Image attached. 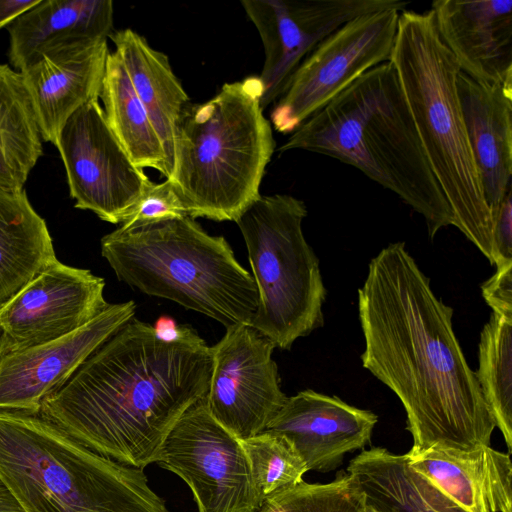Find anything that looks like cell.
<instances>
[{
    "label": "cell",
    "instance_id": "obj_1",
    "mask_svg": "<svg viewBox=\"0 0 512 512\" xmlns=\"http://www.w3.org/2000/svg\"><path fill=\"white\" fill-rule=\"evenodd\" d=\"M358 311L362 365L401 401L409 452L490 446L496 426L454 333L453 309L434 294L403 242L370 261Z\"/></svg>",
    "mask_w": 512,
    "mask_h": 512
},
{
    "label": "cell",
    "instance_id": "obj_2",
    "mask_svg": "<svg viewBox=\"0 0 512 512\" xmlns=\"http://www.w3.org/2000/svg\"><path fill=\"white\" fill-rule=\"evenodd\" d=\"M211 372V347L195 331L165 343L133 317L45 397L39 414L93 452L144 469L206 397Z\"/></svg>",
    "mask_w": 512,
    "mask_h": 512
},
{
    "label": "cell",
    "instance_id": "obj_3",
    "mask_svg": "<svg viewBox=\"0 0 512 512\" xmlns=\"http://www.w3.org/2000/svg\"><path fill=\"white\" fill-rule=\"evenodd\" d=\"M323 154L391 190L425 219L431 239L452 225L395 69L379 64L305 120L278 148Z\"/></svg>",
    "mask_w": 512,
    "mask_h": 512
},
{
    "label": "cell",
    "instance_id": "obj_4",
    "mask_svg": "<svg viewBox=\"0 0 512 512\" xmlns=\"http://www.w3.org/2000/svg\"><path fill=\"white\" fill-rule=\"evenodd\" d=\"M389 62L395 69L427 162L453 223L493 264V218L468 140L456 80L432 9L399 14Z\"/></svg>",
    "mask_w": 512,
    "mask_h": 512
},
{
    "label": "cell",
    "instance_id": "obj_5",
    "mask_svg": "<svg viewBox=\"0 0 512 512\" xmlns=\"http://www.w3.org/2000/svg\"><path fill=\"white\" fill-rule=\"evenodd\" d=\"M262 94L259 77L249 76L184 109L167 179L188 216L235 221L260 197L276 146Z\"/></svg>",
    "mask_w": 512,
    "mask_h": 512
},
{
    "label": "cell",
    "instance_id": "obj_6",
    "mask_svg": "<svg viewBox=\"0 0 512 512\" xmlns=\"http://www.w3.org/2000/svg\"><path fill=\"white\" fill-rule=\"evenodd\" d=\"M101 254L119 281L226 329L248 325L258 307L255 281L229 243L190 216L120 226L101 239Z\"/></svg>",
    "mask_w": 512,
    "mask_h": 512
},
{
    "label": "cell",
    "instance_id": "obj_7",
    "mask_svg": "<svg viewBox=\"0 0 512 512\" xmlns=\"http://www.w3.org/2000/svg\"><path fill=\"white\" fill-rule=\"evenodd\" d=\"M0 479L26 512H170L144 469L93 452L40 414L0 410Z\"/></svg>",
    "mask_w": 512,
    "mask_h": 512
},
{
    "label": "cell",
    "instance_id": "obj_8",
    "mask_svg": "<svg viewBox=\"0 0 512 512\" xmlns=\"http://www.w3.org/2000/svg\"><path fill=\"white\" fill-rule=\"evenodd\" d=\"M306 216L302 200L274 194L260 195L235 220L258 291V307L248 325L282 350L324 323L327 290L303 233Z\"/></svg>",
    "mask_w": 512,
    "mask_h": 512
},
{
    "label": "cell",
    "instance_id": "obj_9",
    "mask_svg": "<svg viewBox=\"0 0 512 512\" xmlns=\"http://www.w3.org/2000/svg\"><path fill=\"white\" fill-rule=\"evenodd\" d=\"M400 12L384 9L355 17L323 39L276 100L270 113L275 130L292 134L362 74L389 62Z\"/></svg>",
    "mask_w": 512,
    "mask_h": 512
},
{
    "label": "cell",
    "instance_id": "obj_10",
    "mask_svg": "<svg viewBox=\"0 0 512 512\" xmlns=\"http://www.w3.org/2000/svg\"><path fill=\"white\" fill-rule=\"evenodd\" d=\"M190 488L198 512H258V493L241 440L210 413L206 397L167 435L156 462Z\"/></svg>",
    "mask_w": 512,
    "mask_h": 512
},
{
    "label": "cell",
    "instance_id": "obj_11",
    "mask_svg": "<svg viewBox=\"0 0 512 512\" xmlns=\"http://www.w3.org/2000/svg\"><path fill=\"white\" fill-rule=\"evenodd\" d=\"M75 207L121 224L151 180L133 164L111 131L98 99L76 110L55 144Z\"/></svg>",
    "mask_w": 512,
    "mask_h": 512
},
{
    "label": "cell",
    "instance_id": "obj_12",
    "mask_svg": "<svg viewBox=\"0 0 512 512\" xmlns=\"http://www.w3.org/2000/svg\"><path fill=\"white\" fill-rule=\"evenodd\" d=\"M256 27L265 60L258 76L264 110L285 92L300 63L327 36L351 19L384 9L405 10L398 0H242Z\"/></svg>",
    "mask_w": 512,
    "mask_h": 512
},
{
    "label": "cell",
    "instance_id": "obj_13",
    "mask_svg": "<svg viewBox=\"0 0 512 512\" xmlns=\"http://www.w3.org/2000/svg\"><path fill=\"white\" fill-rule=\"evenodd\" d=\"M275 345L250 325L226 329L211 347L212 372L206 395L212 416L239 439L265 431L284 405Z\"/></svg>",
    "mask_w": 512,
    "mask_h": 512
},
{
    "label": "cell",
    "instance_id": "obj_14",
    "mask_svg": "<svg viewBox=\"0 0 512 512\" xmlns=\"http://www.w3.org/2000/svg\"><path fill=\"white\" fill-rule=\"evenodd\" d=\"M105 281L58 259L0 310V355L29 349L85 326L110 304Z\"/></svg>",
    "mask_w": 512,
    "mask_h": 512
},
{
    "label": "cell",
    "instance_id": "obj_15",
    "mask_svg": "<svg viewBox=\"0 0 512 512\" xmlns=\"http://www.w3.org/2000/svg\"><path fill=\"white\" fill-rule=\"evenodd\" d=\"M133 301L110 304L77 331L0 355V410L39 414L41 403L104 341L134 317Z\"/></svg>",
    "mask_w": 512,
    "mask_h": 512
},
{
    "label": "cell",
    "instance_id": "obj_16",
    "mask_svg": "<svg viewBox=\"0 0 512 512\" xmlns=\"http://www.w3.org/2000/svg\"><path fill=\"white\" fill-rule=\"evenodd\" d=\"M378 416L337 396L306 389L287 397L266 430L287 437L308 471L337 469L348 453L371 442Z\"/></svg>",
    "mask_w": 512,
    "mask_h": 512
},
{
    "label": "cell",
    "instance_id": "obj_17",
    "mask_svg": "<svg viewBox=\"0 0 512 512\" xmlns=\"http://www.w3.org/2000/svg\"><path fill=\"white\" fill-rule=\"evenodd\" d=\"M109 52L107 39L76 42L38 54L19 70L43 141L55 145L68 118L99 99Z\"/></svg>",
    "mask_w": 512,
    "mask_h": 512
},
{
    "label": "cell",
    "instance_id": "obj_18",
    "mask_svg": "<svg viewBox=\"0 0 512 512\" xmlns=\"http://www.w3.org/2000/svg\"><path fill=\"white\" fill-rule=\"evenodd\" d=\"M431 9L461 72L481 83L512 81L511 0H437Z\"/></svg>",
    "mask_w": 512,
    "mask_h": 512
},
{
    "label": "cell",
    "instance_id": "obj_19",
    "mask_svg": "<svg viewBox=\"0 0 512 512\" xmlns=\"http://www.w3.org/2000/svg\"><path fill=\"white\" fill-rule=\"evenodd\" d=\"M456 87L484 197L494 221L511 189L512 81L481 83L459 71Z\"/></svg>",
    "mask_w": 512,
    "mask_h": 512
},
{
    "label": "cell",
    "instance_id": "obj_20",
    "mask_svg": "<svg viewBox=\"0 0 512 512\" xmlns=\"http://www.w3.org/2000/svg\"><path fill=\"white\" fill-rule=\"evenodd\" d=\"M406 456L412 470L466 512H512L508 453L482 446L473 450L429 448Z\"/></svg>",
    "mask_w": 512,
    "mask_h": 512
},
{
    "label": "cell",
    "instance_id": "obj_21",
    "mask_svg": "<svg viewBox=\"0 0 512 512\" xmlns=\"http://www.w3.org/2000/svg\"><path fill=\"white\" fill-rule=\"evenodd\" d=\"M113 12L111 0H40L7 26L9 61L20 70L34 56L55 47L108 39Z\"/></svg>",
    "mask_w": 512,
    "mask_h": 512
},
{
    "label": "cell",
    "instance_id": "obj_22",
    "mask_svg": "<svg viewBox=\"0 0 512 512\" xmlns=\"http://www.w3.org/2000/svg\"><path fill=\"white\" fill-rule=\"evenodd\" d=\"M109 38L160 138L170 176L175 132L190 103L189 96L174 74L168 56L152 48L143 36L127 28L113 32Z\"/></svg>",
    "mask_w": 512,
    "mask_h": 512
},
{
    "label": "cell",
    "instance_id": "obj_23",
    "mask_svg": "<svg viewBox=\"0 0 512 512\" xmlns=\"http://www.w3.org/2000/svg\"><path fill=\"white\" fill-rule=\"evenodd\" d=\"M57 259L25 190L0 189V310Z\"/></svg>",
    "mask_w": 512,
    "mask_h": 512
},
{
    "label": "cell",
    "instance_id": "obj_24",
    "mask_svg": "<svg viewBox=\"0 0 512 512\" xmlns=\"http://www.w3.org/2000/svg\"><path fill=\"white\" fill-rule=\"evenodd\" d=\"M346 473L363 491L366 503L397 512H466L425 477L412 470L406 454L381 447L363 449Z\"/></svg>",
    "mask_w": 512,
    "mask_h": 512
},
{
    "label": "cell",
    "instance_id": "obj_25",
    "mask_svg": "<svg viewBox=\"0 0 512 512\" xmlns=\"http://www.w3.org/2000/svg\"><path fill=\"white\" fill-rule=\"evenodd\" d=\"M99 98L111 131L133 164L156 169L167 179L169 169L160 138L115 51L107 56Z\"/></svg>",
    "mask_w": 512,
    "mask_h": 512
},
{
    "label": "cell",
    "instance_id": "obj_26",
    "mask_svg": "<svg viewBox=\"0 0 512 512\" xmlns=\"http://www.w3.org/2000/svg\"><path fill=\"white\" fill-rule=\"evenodd\" d=\"M42 140L21 73L0 64V189L24 190L42 155Z\"/></svg>",
    "mask_w": 512,
    "mask_h": 512
},
{
    "label": "cell",
    "instance_id": "obj_27",
    "mask_svg": "<svg viewBox=\"0 0 512 512\" xmlns=\"http://www.w3.org/2000/svg\"><path fill=\"white\" fill-rule=\"evenodd\" d=\"M495 426L512 451V317L492 312L482 329L475 373Z\"/></svg>",
    "mask_w": 512,
    "mask_h": 512
},
{
    "label": "cell",
    "instance_id": "obj_28",
    "mask_svg": "<svg viewBox=\"0 0 512 512\" xmlns=\"http://www.w3.org/2000/svg\"><path fill=\"white\" fill-rule=\"evenodd\" d=\"M240 440L254 485L263 500L303 481L308 468L295 446L284 435L265 430Z\"/></svg>",
    "mask_w": 512,
    "mask_h": 512
},
{
    "label": "cell",
    "instance_id": "obj_29",
    "mask_svg": "<svg viewBox=\"0 0 512 512\" xmlns=\"http://www.w3.org/2000/svg\"><path fill=\"white\" fill-rule=\"evenodd\" d=\"M366 498L347 474L327 483L298 484L267 497L258 512H364Z\"/></svg>",
    "mask_w": 512,
    "mask_h": 512
},
{
    "label": "cell",
    "instance_id": "obj_30",
    "mask_svg": "<svg viewBox=\"0 0 512 512\" xmlns=\"http://www.w3.org/2000/svg\"><path fill=\"white\" fill-rule=\"evenodd\" d=\"M188 216L169 179L162 183L150 182L140 198L124 217L121 226L149 223Z\"/></svg>",
    "mask_w": 512,
    "mask_h": 512
},
{
    "label": "cell",
    "instance_id": "obj_31",
    "mask_svg": "<svg viewBox=\"0 0 512 512\" xmlns=\"http://www.w3.org/2000/svg\"><path fill=\"white\" fill-rule=\"evenodd\" d=\"M493 264L512 265V191L505 195L493 221Z\"/></svg>",
    "mask_w": 512,
    "mask_h": 512
},
{
    "label": "cell",
    "instance_id": "obj_32",
    "mask_svg": "<svg viewBox=\"0 0 512 512\" xmlns=\"http://www.w3.org/2000/svg\"><path fill=\"white\" fill-rule=\"evenodd\" d=\"M482 294L493 312L512 317V265L497 269L496 273L483 283Z\"/></svg>",
    "mask_w": 512,
    "mask_h": 512
},
{
    "label": "cell",
    "instance_id": "obj_33",
    "mask_svg": "<svg viewBox=\"0 0 512 512\" xmlns=\"http://www.w3.org/2000/svg\"><path fill=\"white\" fill-rule=\"evenodd\" d=\"M190 328L178 326L176 322L168 317L161 316L153 326L154 335L160 341L173 343L185 337Z\"/></svg>",
    "mask_w": 512,
    "mask_h": 512
},
{
    "label": "cell",
    "instance_id": "obj_34",
    "mask_svg": "<svg viewBox=\"0 0 512 512\" xmlns=\"http://www.w3.org/2000/svg\"><path fill=\"white\" fill-rule=\"evenodd\" d=\"M40 0H0V29L7 27L22 13L29 10Z\"/></svg>",
    "mask_w": 512,
    "mask_h": 512
},
{
    "label": "cell",
    "instance_id": "obj_35",
    "mask_svg": "<svg viewBox=\"0 0 512 512\" xmlns=\"http://www.w3.org/2000/svg\"><path fill=\"white\" fill-rule=\"evenodd\" d=\"M0 512H26L7 485L0 479Z\"/></svg>",
    "mask_w": 512,
    "mask_h": 512
},
{
    "label": "cell",
    "instance_id": "obj_36",
    "mask_svg": "<svg viewBox=\"0 0 512 512\" xmlns=\"http://www.w3.org/2000/svg\"><path fill=\"white\" fill-rule=\"evenodd\" d=\"M364 512H397V511L395 509H393V508H389V507H375L373 505H370V504L366 503Z\"/></svg>",
    "mask_w": 512,
    "mask_h": 512
}]
</instances>
